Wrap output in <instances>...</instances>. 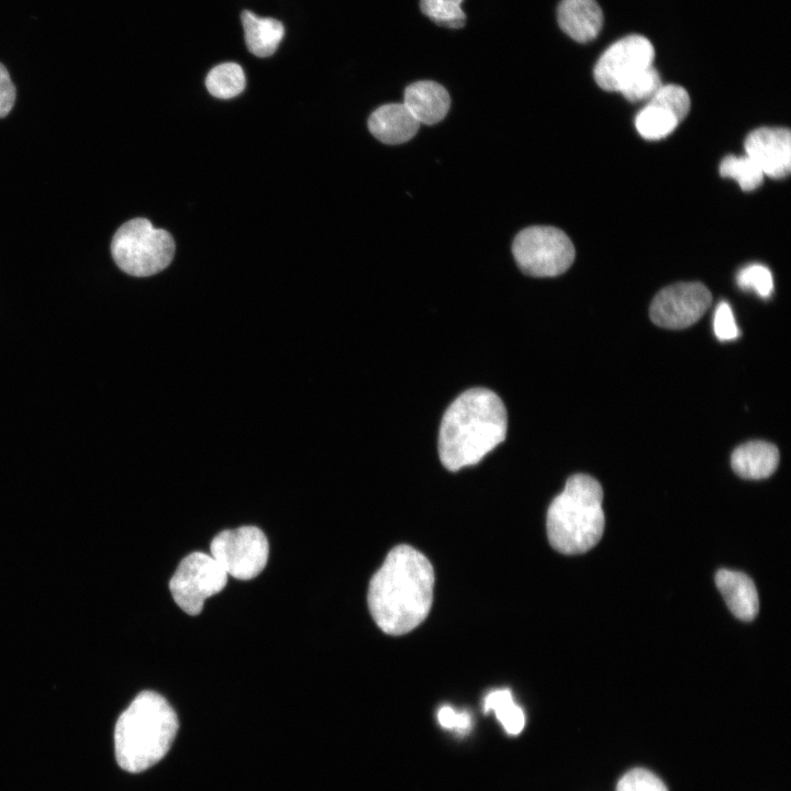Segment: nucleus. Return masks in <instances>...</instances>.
<instances>
[{
  "label": "nucleus",
  "mask_w": 791,
  "mask_h": 791,
  "mask_svg": "<svg viewBox=\"0 0 791 791\" xmlns=\"http://www.w3.org/2000/svg\"><path fill=\"white\" fill-rule=\"evenodd\" d=\"M434 569L409 545L387 555L368 588V606L378 627L389 635L409 633L427 616L433 602Z\"/></svg>",
  "instance_id": "obj_1"
},
{
  "label": "nucleus",
  "mask_w": 791,
  "mask_h": 791,
  "mask_svg": "<svg viewBox=\"0 0 791 791\" xmlns=\"http://www.w3.org/2000/svg\"><path fill=\"white\" fill-rule=\"evenodd\" d=\"M506 409L499 396L486 388L460 393L445 411L438 434L443 466L457 471L478 464L506 436Z\"/></svg>",
  "instance_id": "obj_2"
},
{
  "label": "nucleus",
  "mask_w": 791,
  "mask_h": 791,
  "mask_svg": "<svg viewBox=\"0 0 791 791\" xmlns=\"http://www.w3.org/2000/svg\"><path fill=\"white\" fill-rule=\"evenodd\" d=\"M179 723L167 700L154 691L140 692L120 714L114 727V751L119 766L142 772L169 750Z\"/></svg>",
  "instance_id": "obj_3"
},
{
  "label": "nucleus",
  "mask_w": 791,
  "mask_h": 791,
  "mask_svg": "<svg viewBox=\"0 0 791 791\" xmlns=\"http://www.w3.org/2000/svg\"><path fill=\"white\" fill-rule=\"evenodd\" d=\"M603 490L592 477L576 474L550 503L546 528L549 544L561 554H582L591 549L604 530Z\"/></svg>",
  "instance_id": "obj_4"
},
{
  "label": "nucleus",
  "mask_w": 791,
  "mask_h": 791,
  "mask_svg": "<svg viewBox=\"0 0 791 791\" xmlns=\"http://www.w3.org/2000/svg\"><path fill=\"white\" fill-rule=\"evenodd\" d=\"M118 267L134 277H148L164 270L175 255V242L165 230L143 218L122 224L111 242Z\"/></svg>",
  "instance_id": "obj_5"
},
{
  "label": "nucleus",
  "mask_w": 791,
  "mask_h": 791,
  "mask_svg": "<svg viewBox=\"0 0 791 791\" xmlns=\"http://www.w3.org/2000/svg\"><path fill=\"white\" fill-rule=\"evenodd\" d=\"M512 252L519 268L532 277H556L573 263L576 250L568 235L554 226L535 225L514 238Z\"/></svg>",
  "instance_id": "obj_6"
},
{
  "label": "nucleus",
  "mask_w": 791,
  "mask_h": 791,
  "mask_svg": "<svg viewBox=\"0 0 791 791\" xmlns=\"http://www.w3.org/2000/svg\"><path fill=\"white\" fill-rule=\"evenodd\" d=\"M226 582L227 573L211 555L194 552L180 561L169 581V589L180 609L197 615L202 611L204 601L222 591Z\"/></svg>",
  "instance_id": "obj_7"
},
{
  "label": "nucleus",
  "mask_w": 791,
  "mask_h": 791,
  "mask_svg": "<svg viewBox=\"0 0 791 791\" xmlns=\"http://www.w3.org/2000/svg\"><path fill=\"white\" fill-rule=\"evenodd\" d=\"M210 552L227 576L249 580L265 568L269 546L261 530L256 526H241L215 535Z\"/></svg>",
  "instance_id": "obj_8"
},
{
  "label": "nucleus",
  "mask_w": 791,
  "mask_h": 791,
  "mask_svg": "<svg viewBox=\"0 0 791 791\" xmlns=\"http://www.w3.org/2000/svg\"><path fill=\"white\" fill-rule=\"evenodd\" d=\"M655 49L651 42L639 34H631L610 45L598 59L593 77L606 91H620L642 70L653 66Z\"/></svg>",
  "instance_id": "obj_9"
},
{
  "label": "nucleus",
  "mask_w": 791,
  "mask_h": 791,
  "mask_svg": "<svg viewBox=\"0 0 791 791\" xmlns=\"http://www.w3.org/2000/svg\"><path fill=\"white\" fill-rule=\"evenodd\" d=\"M711 301L710 290L701 282L675 283L655 296L649 309L650 319L665 328H684L706 312Z\"/></svg>",
  "instance_id": "obj_10"
},
{
  "label": "nucleus",
  "mask_w": 791,
  "mask_h": 791,
  "mask_svg": "<svg viewBox=\"0 0 791 791\" xmlns=\"http://www.w3.org/2000/svg\"><path fill=\"white\" fill-rule=\"evenodd\" d=\"M745 152L762 171L773 179L791 170V135L787 127L764 126L751 131L744 143Z\"/></svg>",
  "instance_id": "obj_11"
},
{
  "label": "nucleus",
  "mask_w": 791,
  "mask_h": 791,
  "mask_svg": "<svg viewBox=\"0 0 791 791\" xmlns=\"http://www.w3.org/2000/svg\"><path fill=\"white\" fill-rule=\"evenodd\" d=\"M560 29L572 40H594L603 25V12L595 0H561L557 8Z\"/></svg>",
  "instance_id": "obj_12"
},
{
  "label": "nucleus",
  "mask_w": 791,
  "mask_h": 791,
  "mask_svg": "<svg viewBox=\"0 0 791 791\" xmlns=\"http://www.w3.org/2000/svg\"><path fill=\"white\" fill-rule=\"evenodd\" d=\"M403 104L420 124L432 125L446 116L450 97L438 82L421 80L405 88Z\"/></svg>",
  "instance_id": "obj_13"
},
{
  "label": "nucleus",
  "mask_w": 791,
  "mask_h": 791,
  "mask_svg": "<svg viewBox=\"0 0 791 791\" xmlns=\"http://www.w3.org/2000/svg\"><path fill=\"white\" fill-rule=\"evenodd\" d=\"M420 123L403 103H388L377 108L368 119L370 133L380 142L398 145L410 141Z\"/></svg>",
  "instance_id": "obj_14"
},
{
  "label": "nucleus",
  "mask_w": 791,
  "mask_h": 791,
  "mask_svg": "<svg viewBox=\"0 0 791 791\" xmlns=\"http://www.w3.org/2000/svg\"><path fill=\"white\" fill-rule=\"evenodd\" d=\"M715 583L731 612L742 621H751L758 613L759 601L754 581L745 573L720 569Z\"/></svg>",
  "instance_id": "obj_15"
},
{
  "label": "nucleus",
  "mask_w": 791,
  "mask_h": 791,
  "mask_svg": "<svg viewBox=\"0 0 791 791\" xmlns=\"http://www.w3.org/2000/svg\"><path fill=\"white\" fill-rule=\"evenodd\" d=\"M731 464L735 474L744 479H765L777 469L779 450L771 443L751 441L733 452Z\"/></svg>",
  "instance_id": "obj_16"
},
{
  "label": "nucleus",
  "mask_w": 791,
  "mask_h": 791,
  "mask_svg": "<svg viewBox=\"0 0 791 791\" xmlns=\"http://www.w3.org/2000/svg\"><path fill=\"white\" fill-rule=\"evenodd\" d=\"M241 20L248 51L258 57L272 55L283 37V25L272 18H259L244 10Z\"/></svg>",
  "instance_id": "obj_17"
},
{
  "label": "nucleus",
  "mask_w": 791,
  "mask_h": 791,
  "mask_svg": "<svg viewBox=\"0 0 791 791\" xmlns=\"http://www.w3.org/2000/svg\"><path fill=\"white\" fill-rule=\"evenodd\" d=\"M486 713L494 711L498 720L508 734L517 735L525 725L523 710L515 704L512 692L509 689H500L490 692L483 701Z\"/></svg>",
  "instance_id": "obj_18"
},
{
  "label": "nucleus",
  "mask_w": 791,
  "mask_h": 791,
  "mask_svg": "<svg viewBox=\"0 0 791 791\" xmlns=\"http://www.w3.org/2000/svg\"><path fill=\"white\" fill-rule=\"evenodd\" d=\"M245 83L244 71L236 63L220 64L212 68L205 78L208 91L220 99L238 96L244 90Z\"/></svg>",
  "instance_id": "obj_19"
},
{
  "label": "nucleus",
  "mask_w": 791,
  "mask_h": 791,
  "mask_svg": "<svg viewBox=\"0 0 791 791\" xmlns=\"http://www.w3.org/2000/svg\"><path fill=\"white\" fill-rule=\"evenodd\" d=\"M679 123L671 112L650 102L635 118L636 130L646 140L664 138L673 132Z\"/></svg>",
  "instance_id": "obj_20"
},
{
  "label": "nucleus",
  "mask_w": 791,
  "mask_h": 791,
  "mask_svg": "<svg viewBox=\"0 0 791 791\" xmlns=\"http://www.w3.org/2000/svg\"><path fill=\"white\" fill-rule=\"evenodd\" d=\"M720 174L722 177L736 180L744 191L755 190L764 180L762 171L747 155L726 156L720 164Z\"/></svg>",
  "instance_id": "obj_21"
},
{
  "label": "nucleus",
  "mask_w": 791,
  "mask_h": 791,
  "mask_svg": "<svg viewBox=\"0 0 791 791\" xmlns=\"http://www.w3.org/2000/svg\"><path fill=\"white\" fill-rule=\"evenodd\" d=\"M463 0H421V11L442 26L460 29L465 25L466 14L461 9Z\"/></svg>",
  "instance_id": "obj_22"
},
{
  "label": "nucleus",
  "mask_w": 791,
  "mask_h": 791,
  "mask_svg": "<svg viewBox=\"0 0 791 791\" xmlns=\"http://www.w3.org/2000/svg\"><path fill=\"white\" fill-rule=\"evenodd\" d=\"M661 85L658 71L654 66H650L630 79L619 92L628 101L637 102L650 99Z\"/></svg>",
  "instance_id": "obj_23"
},
{
  "label": "nucleus",
  "mask_w": 791,
  "mask_h": 791,
  "mask_svg": "<svg viewBox=\"0 0 791 791\" xmlns=\"http://www.w3.org/2000/svg\"><path fill=\"white\" fill-rule=\"evenodd\" d=\"M649 102L665 108L671 112L679 122L687 116L691 104L688 91L678 85H661L649 99Z\"/></svg>",
  "instance_id": "obj_24"
},
{
  "label": "nucleus",
  "mask_w": 791,
  "mask_h": 791,
  "mask_svg": "<svg viewBox=\"0 0 791 791\" xmlns=\"http://www.w3.org/2000/svg\"><path fill=\"white\" fill-rule=\"evenodd\" d=\"M736 281L739 288L753 290L761 298L770 297L773 290L771 271L760 264H751L740 269Z\"/></svg>",
  "instance_id": "obj_25"
},
{
  "label": "nucleus",
  "mask_w": 791,
  "mask_h": 791,
  "mask_svg": "<svg viewBox=\"0 0 791 791\" xmlns=\"http://www.w3.org/2000/svg\"><path fill=\"white\" fill-rule=\"evenodd\" d=\"M616 791H668L664 782L653 772L635 768L619 780Z\"/></svg>",
  "instance_id": "obj_26"
},
{
  "label": "nucleus",
  "mask_w": 791,
  "mask_h": 791,
  "mask_svg": "<svg viewBox=\"0 0 791 791\" xmlns=\"http://www.w3.org/2000/svg\"><path fill=\"white\" fill-rule=\"evenodd\" d=\"M713 330L717 339L722 342L733 341L739 336L732 308L725 301L720 302L715 309Z\"/></svg>",
  "instance_id": "obj_27"
},
{
  "label": "nucleus",
  "mask_w": 791,
  "mask_h": 791,
  "mask_svg": "<svg viewBox=\"0 0 791 791\" xmlns=\"http://www.w3.org/2000/svg\"><path fill=\"white\" fill-rule=\"evenodd\" d=\"M441 726L458 732H466L471 726V717L467 712H456L452 706L444 705L437 713Z\"/></svg>",
  "instance_id": "obj_28"
},
{
  "label": "nucleus",
  "mask_w": 791,
  "mask_h": 791,
  "mask_svg": "<svg viewBox=\"0 0 791 791\" xmlns=\"http://www.w3.org/2000/svg\"><path fill=\"white\" fill-rule=\"evenodd\" d=\"M15 87L11 81L7 68L0 63V118H4L13 108L15 101Z\"/></svg>",
  "instance_id": "obj_29"
}]
</instances>
